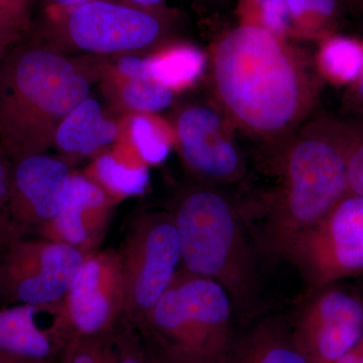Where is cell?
Segmentation results:
<instances>
[{
    "label": "cell",
    "mask_w": 363,
    "mask_h": 363,
    "mask_svg": "<svg viewBox=\"0 0 363 363\" xmlns=\"http://www.w3.org/2000/svg\"><path fill=\"white\" fill-rule=\"evenodd\" d=\"M215 105L233 128L285 143L312 111L317 79L286 39L240 23L222 33L208 56Z\"/></svg>",
    "instance_id": "obj_1"
},
{
    "label": "cell",
    "mask_w": 363,
    "mask_h": 363,
    "mask_svg": "<svg viewBox=\"0 0 363 363\" xmlns=\"http://www.w3.org/2000/svg\"><path fill=\"white\" fill-rule=\"evenodd\" d=\"M360 130L322 117L291 136L274 192L264 201L238 206L257 252L286 259L298 238L347 194V157Z\"/></svg>",
    "instance_id": "obj_2"
},
{
    "label": "cell",
    "mask_w": 363,
    "mask_h": 363,
    "mask_svg": "<svg viewBox=\"0 0 363 363\" xmlns=\"http://www.w3.org/2000/svg\"><path fill=\"white\" fill-rule=\"evenodd\" d=\"M105 58L72 56L28 32L0 61V145L9 159L49 152L59 124L100 82Z\"/></svg>",
    "instance_id": "obj_3"
},
{
    "label": "cell",
    "mask_w": 363,
    "mask_h": 363,
    "mask_svg": "<svg viewBox=\"0 0 363 363\" xmlns=\"http://www.w3.org/2000/svg\"><path fill=\"white\" fill-rule=\"evenodd\" d=\"M171 212L178 230L182 267L223 286L234 311L252 315L262 295L257 247L238 205L216 186L184 190Z\"/></svg>",
    "instance_id": "obj_4"
},
{
    "label": "cell",
    "mask_w": 363,
    "mask_h": 363,
    "mask_svg": "<svg viewBox=\"0 0 363 363\" xmlns=\"http://www.w3.org/2000/svg\"><path fill=\"white\" fill-rule=\"evenodd\" d=\"M234 312L223 286L181 267L136 328L172 362L224 363L234 339Z\"/></svg>",
    "instance_id": "obj_5"
},
{
    "label": "cell",
    "mask_w": 363,
    "mask_h": 363,
    "mask_svg": "<svg viewBox=\"0 0 363 363\" xmlns=\"http://www.w3.org/2000/svg\"><path fill=\"white\" fill-rule=\"evenodd\" d=\"M175 11H157L123 0H93L67 9H45L32 30L72 56L116 58L147 54L173 40Z\"/></svg>",
    "instance_id": "obj_6"
},
{
    "label": "cell",
    "mask_w": 363,
    "mask_h": 363,
    "mask_svg": "<svg viewBox=\"0 0 363 363\" xmlns=\"http://www.w3.org/2000/svg\"><path fill=\"white\" fill-rule=\"evenodd\" d=\"M87 255L43 236L0 228V308L62 302Z\"/></svg>",
    "instance_id": "obj_7"
},
{
    "label": "cell",
    "mask_w": 363,
    "mask_h": 363,
    "mask_svg": "<svg viewBox=\"0 0 363 363\" xmlns=\"http://www.w3.org/2000/svg\"><path fill=\"white\" fill-rule=\"evenodd\" d=\"M119 255L124 320L138 327L180 269V240L171 212H149L136 217Z\"/></svg>",
    "instance_id": "obj_8"
},
{
    "label": "cell",
    "mask_w": 363,
    "mask_h": 363,
    "mask_svg": "<svg viewBox=\"0 0 363 363\" xmlns=\"http://www.w3.org/2000/svg\"><path fill=\"white\" fill-rule=\"evenodd\" d=\"M315 290L363 272V196L347 193L294 243L288 257Z\"/></svg>",
    "instance_id": "obj_9"
},
{
    "label": "cell",
    "mask_w": 363,
    "mask_h": 363,
    "mask_svg": "<svg viewBox=\"0 0 363 363\" xmlns=\"http://www.w3.org/2000/svg\"><path fill=\"white\" fill-rule=\"evenodd\" d=\"M73 173L59 155L11 160L9 198L0 226L16 236L42 235L58 215Z\"/></svg>",
    "instance_id": "obj_10"
},
{
    "label": "cell",
    "mask_w": 363,
    "mask_h": 363,
    "mask_svg": "<svg viewBox=\"0 0 363 363\" xmlns=\"http://www.w3.org/2000/svg\"><path fill=\"white\" fill-rule=\"evenodd\" d=\"M231 128L215 104H186L174 116L172 128L182 160L202 184L222 185L242 178L245 162Z\"/></svg>",
    "instance_id": "obj_11"
},
{
    "label": "cell",
    "mask_w": 363,
    "mask_h": 363,
    "mask_svg": "<svg viewBox=\"0 0 363 363\" xmlns=\"http://www.w3.org/2000/svg\"><path fill=\"white\" fill-rule=\"evenodd\" d=\"M63 307L74 339H99L121 324L123 281L119 252L89 253Z\"/></svg>",
    "instance_id": "obj_12"
},
{
    "label": "cell",
    "mask_w": 363,
    "mask_h": 363,
    "mask_svg": "<svg viewBox=\"0 0 363 363\" xmlns=\"http://www.w3.org/2000/svg\"><path fill=\"white\" fill-rule=\"evenodd\" d=\"M308 300L290 325L298 347L312 363H334L363 338V303L328 286Z\"/></svg>",
    "instance_id": "obj_13"
},
{
    "label": "cell",
    "mask_w": 363,
    "mask_h": 363,
    "mask_svg": "<svg viewBox=\"0 0 363 363\" xmlns=\"http://www.w3.org/2000/svg\"><path fill=\"white\" fill-rule=\"evenodd\" d=\"M63 301L51 305L0 308V360L64 363L73 341Z\"/></svg>",
    "instance_id": "obj_14"
},
{
    "label": "cell",
    "mask_w": 363,
    "mask_h": 363,
    "mask_svg": "<svg viewBox=\"0 0 363 363\" xmlns=\"http://www.w3.org/2000/svg\"><path fill=\"white\" fill-rule=\"evenodd\" d=\"M113 202L89 176L74 172L58 215L40 236L89 255L104 233Z\"/></svg>",
    "instance_id": "obj_15"
},
{
    "label": "cell",
    "mask_w": 363,
    "mask_h": 363,
    "mask_svg": "<svg viewBox=\"0 0 363 363\" xmlns=\"http://www.w3.org/2000/svg\"><path fill=\"white\" fill-rule=\"evenodd\" d=\"M121 133V118H113L90 94L64 117L55 133L52 149L72 166L112 149Z\"/></svg>",
    "instance_id": "obj_16"
},
{
    "label": "cell",
    "mask_w": 363,
    "mask_h": 363,
    "mask_svg": "<svg viewBox=\"0 0 363 363\" xmlns=\"http://www.w3.org/2000/svg\"><path fill=\"white\" fill-rule=\"evenodd\" d=\"M224 363H312L298 347L290 325L267 318L234 336Z\"/></svg>",
    "instance_id": "obj_17"
},
{
    "label": "cell",
    "mask_w": 363,
    "mask_h": 363,
    "mask_svg": "<svg viewBox=\"0 0 363 363\" xmlns=\"http://www.w3.org/2000/svg\"><path fill=\"white\" fill-rule=\"evenodd\" d=\"M88 176L114 200L145 194L150 181L147 164L121 140L95 157Z\"/></svg>",
    "instance_id": "obj_18"
},
{
    "label": "cell",
    "mask_w": 363,
    "mask_h": 363,
    "mask_svg": "<svg viewBox=\"0 0 363 363\" xmlns=\"http://www.w3.org/2000/svg\"><path fill=\"white\" fill-rule=\"evenodd\" d=\"M104 95L121 116L157 114L175 102L177 93L149 78L101 79Z\"/></svg>",
    "instance_id": "obj_19"
},
{
    "label": "cell",
    "mask_w": 363,
    "mask_h": 363,
    "mask_svg": "<svg viewBox=\"0 0 363 363\" xmlns=\"http://www.w3.org/2000/svg\"><path fill=\"white\" fill-rule=\"evenodd\" d=\"M121 142L126 143L145 164L166 161L175 143L172 126L157 114H130L121 116Z\"/></svg>",
    "instance_id": "obj_20"
},
{
    "label": "cell",
    "mask_w": 363,
    "mask_h": 363,
    "mask_svg": "<svg viewBox=\"0 0 363 363\" xmlns=\"http://www.w3.org/2000/svg\"><path fill=\"white\" fill-rule=\"evenodd\" d=\"M317 66L331 82L355 84L363 73V43L346 35H326L320 45Z\"/></svg>",
    "instance_id": "obj_21"
},
{
    "label": "cell",
    "mask_w": 363,
    "mask_h": 363,
    "mask_svg": "<svg viewBox=\"0 0 363 363\" xmlns=\"http://www.w3.org/2000/svg\"><path fill=\"white\" fill-rule=\"evenodd\" d=\"M293 35L323 38L330 30L339 13L338 0H286Z\"/></svg>",
    "instance_id": "obj_22"
},
{
    "label": "cell",
    "mask_w": 363,
    "mask_h": 363,
    "mask_svg": "<svg viewBox=\"0 0 363 363\" xmlns=\"http://www.w3.org/2000/svg\"><path fill=\"white\" fill-rule=\"evenodd\" d=\"M96 341L100 363H147L142 335L125 320Z\"/></svg>",
    "instance_id": "obj_23"
},
{
    "label": "cell",
    "mask_w": 363,
    "mask_h": 363,
    "mask_svg": "<svg viewBox=\"0 0 363 363\" xmlns=\"http://www.w3.org/2000/svg\"><path fill=\"white\" fill-rule=\"evenodd\" d=\"M240 23L266 28L286 39L293 35L286 0H238Z\"/></svg>",
    "instance_id": "obj_24"
},
{
    "label": "cell",
    "mask_w": 363,
    "mask_h": 363,
    "mask_svg": "<svg viewBox=\"0 0 363 363\" xmlns=\"http://www.w3.org/2000/svg\"><path fill=\"white\" fill-rule=\"evenodd\" d=\"M348 193L363 196V130L351 145L347 157Z\"/></svg>",
    "instance_id": "obj_25"
},
{
    "label": "cell",
    "mask_w": 363,
    "mask_h": 363,
    "mask_svg": "<svg viewBox=\"0 0 363 363\" xmlns=\"http://www.w3.org/2000/svg\"><path fill=\"white\" fill-rule=\"evenodd\" d=\"M35 4L37 0H0V9H4L25 33L32 30Z\"/></svg>",
    "instance_id": "obj_26"
},
{
    "label": "cell",
    "mask_w": 363,
    "mask_h": 363,
    "mask_svg": "<svg viewBox=\"0 0 363 363\" xmlns=\"http://www.w3.org/2000/svg\"><path fill=\"white\" fill-rule=\"evenodd\" d=\"M64 363H100L96 339H73Z\"/></svg>",
    "instance_id": "obj_27"
},
{
    "label": "cell",
    "mask_w": 363,
    "mask_h": 363,
    "mask_svg": "<svg viewBox=\"0 0 363 363\" xmlns=\"http://www.w3.org/2000/svg\"><path fill=\"white\" fill-rule=\"evenodd\" d=\"M26 33L0 9V61Z\"/></svg>",
    "instance_id": "obj_28"
},
{
    "label": "cell",
    "mask_w": 363,
    "mask_h": 363,
    "mask_svg": "<svg viewBox=\"0 0 363 363\" xmlns=\"http://www.w3.org/2000/svg\"><path fill=\"white\" fill-rule=\"evenodd\" d=\"M9 177H11V159L0 145V218L6 209L9 198Z\"/></svg>",
    "instance_id": "obj_29"
},
{
    "label": "cell",
    "mask_w": 363,
    "mask_h": 363,
    "mask_svg": "<svg viewBox=\"0 0 363 363\" xmlns=\"http://www.w3.org/2000/svg\"><path fill=\"white\" fill-rule=\"evenodd\" d=\"M93 0H37L44 6L45 9H67L80 6Z\"/></svg>",
    "instance_id": "obj_30"
},
{
    "label": "cell",
    "mask_w": 363,
    "mask_h": 363,
    "mask_svg": "<svg viewBox=\"0 0 363 363\" xmlns=\"http://www.w3.org/2000/svg\"><path fill=\"white\" fill-rule=\"evenodd\" d=\"M133 6L150 9V11H169L166 0H123Z\"/></svg>",
    "instance_id": "obj_31"
},
{
    "label": "cell",
    "mask_w": 363,
    "mask_h": 363,
    "mask_svg": "<svg viewBox=\"0 0 363 363\" xmlns=\"http://www.w3.org/2000/svg\"><path fill=\"white\" fill-rule=\"evenodd\" d=\"M334 363H363V338L342 357Z\"/></svg>",
    "instance_id": "obj_32"
},
{
    "label": "cell",
    "mask_w": 363,
    "mask_h": 363,
    "mask_svg": "<svg viewBox=\"0 0 363 363\" xmlns=\"http://www.w3.org/2000/svg\"><path fill=\"white\" fill-rule=\"evenodd\" d=\"M145 345V358H147V363H174L168 358L164 357L162 353L159 351L152 348V346L149 345L145 342H143Z\"/></svg>",
    "instance_id": "obj_33"
},
{
    "label": "cell",
    "mask_w": 363,
    "mask_h": 363,
    "mask_svg": "<svg viewBox=\"0 0 363 363\" xmlns=\"http://www.w3.org/2000/svg\"><path fill=\"white\" fill-rule=\"evenodd\" d=\"M353 85L355 86V100H357L358 104L362 105L363 106V73L362 77L359 78V80Z\"/></svg>",
    "instance_id": "obj_34"
},
{
    "label": "cell",
    "mask_w": 363,
    "mask_h": 363,
    "mask_svg": "<svg viewBox=\"0 0 363 363\" xmlns=\"http://www.w3.org/2000/svg\"><path fill=\"white\" fill-rule=\"evenodd\" d=\"M350 1L353 2V4H359V6H362L363 0H350Z\"/></svg>",
    "instance_id": "obj_35"
},
{
    "label": "cell",
    "mask_w": 363,
    "mask_h": 363,
    "mask_svg": "<svg viewBox=\"0 0 363 363\" xmlns=\"http://www.w3.org/2000/svg\"><path fill=\"white\" fill-rule=\"evenodd\" d=\"M0 363H9V362H1V360H0Z\"/></svg>",
    "instance_id": "obj_36"
},
{
    "label": "cell",
    "mask_w": 363,
    "mask_h": 363,
    "mask_svg": "<svg viewBox=\"0 0 363 363\" xmlns=\"http://www.w3.org/2000/svg\"><path fill=\"white\" fill-rule=\"evenodd\" d=\"M362 6H363V2H362Z\"/></svg>",
    "instance_id": "obj_37"
}]
</instances>
